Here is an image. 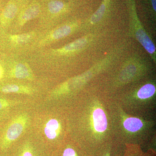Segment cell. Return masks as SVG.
<instances>
[{
    "mask_svg": "<svg viewBox=\"0 0 156 156\" xmlns=\"http://www.w3.org/2000/svg\"><path fill=\"white\" fill-rule=\"evenodd\" d=\"M28 120L27 115H21L9 123L0 137V146L2 149L5 150L8 148L21 135L25 130Z\"/></svg>",
    "mask_w": 156,
    "mask_h": 156,
    "instance_id": "6da1fadb",
    "label": "cell"
},
{
    "mask_svg": "<svg viewBox=\"0 0 156 156\" xmlns=\"http://www.w3.org/2000/svg\"><path fill=\"white\" fill-rule=\"evenodd\" d=\"M30 0H9L0 13V27L8 26Z\"/></svg>",
    "mask_w": 156,
    "mask_h": 156,
    "instance_id": "7a4b0ae2",
    "label": "cell"
},
{
    "mask_svg": "<svg viewBox=\"0 0 156 156\" xmlns=\"http://www.w3.org/2000/svg\"><path fill=\"white\" fill-rule=\"evenodd\" d=\"M42 4L41 0H33L27 3L18 14V21L21 25L38 17L41 14Z\"/></svg>",
    "mask_w": 156,
    "mask_h": 156,
    "instance_id": "3957f363",
    "label": "cell"
},
{
    "mask_svg": "<svg viewBox=\"0 0 156 156\" xmlns=\"http://www.w3.org/2000/svg\"><path fill=\"white\" fill-rule=\"evenodd\" d=\"M41 12L48 17H54L65 13L69 9V5L61 0H41Z\"/></svg>",
    "mask_w": 156,
    "mask_h": 156,
    "instance_id": "277c9868",
    "label": "cell"
},
{
    "mask_svg": "<svg viewBox=\"0 0 156 156\" xmlns=\"http://www.w3.org/2000/svg\"><path fill=\"white\" fill-rule=\"evenodd\" d=\"M93 125L95 131L98 132H103L107 128V119L103 110L97 108L93 113Z\"/></svg>",
    "mask_w": 156,
    "mask_h": 156,
    "instance_id": "5b68a950",
    "label": "cell"
},
{
    "mask_svg": "<svg viewBox=\"0 0 156 156\" xmlns=\"http://www.w3.org/2000/svg\"><path fill=\"white\" fill-rule=\"evenodd\" d=\"M10 76L20 79H32V73L28 66L23 63H18L11 69Z\"/></svg>",
    "mask_w": 156,
    "mask_h": 156,
    "instance_id": "8992f818",
    "label": "cell"
},
{
    "mask_svg": "<svg viewBox=\"0 0 156 156\" xmlns=\"http://www.w3.org/2000/svg\"><path fill=\"white\" fill-rule=\"evenodd\" d=\"M72 31V27L70 25H66L56 29L50 33L46 38L44 39V42H50L57 41L64 38L70 34Z\"/></svg>",
    "mask_w": 156,
    "mask_h": 156,
    "instance_id": "52a82bcc",
    "label": "cell"
},
{
    "mask_svg": "<svg viewBox=\"0 0 156 156\" xmlns=\"http://www.w3.org/2000/svg\"><path fill=\"white\" fill-rule=\"evenodd\" d=\"M32 92V89L27 86L13 84L0 85V93L30 94Z\"/></svg>",
    "mask_w": 156,
    "mask_h": 156,
    "instance_id": "ba28073f",
    "label": "cell"
},
{
    "mask_svg": "<svg viewBox=\"0 0 156 156\" xmlns=\"http://www.w3.org/2000/svg\"><path fill=\"white\" fill-rule=\"evenodd\" d=\"M136 35L138 41L145 48V50L150 54H154L155 52V47L145 31L140 29L136 31Z\"/></svg>",
    "mask_w": 156,
    "mask_h": 156,
    "instance_id": "9c48e42d",
    "label": "cell"
},
{
    "mask_svg": "<svg viewBox=\"0 0 156 156\" xmlns=\"http://www.w3.org/2000/svg\"><path fill=\"white\" fill-rule=\"evenodd\" d=\"M60 130V125L56 119H51L46 123L44 128V133L46 136L50 140L56 138Z\"/></svg>",
    "mask_w": 156,
    "mask_h": 156,
    "instance_id": "30bf717a",
    "label": "cell"
},
{
    "mask_svg": "<svg viewBox=\"0 0 156 156\" xmlns=\"http://www.w3.org/2000/svg\"><path fill=\"white\" fill-rule=\"evenodd\" d=\"M87 39L80 38L66 45L63 48L54 50V52L58 53H66L74 52L85 47L87 44Z\"/></svg>",
    "mask_w": 156,
    "mask_h": 156,
    "instance_id": "8fae6325",
    "label": "cell"
},
{
    "mask_svg": "<svg viewBox=\"0 0 156 156\" xmlns=\"http://www.w3.org/2000/svg\"><path fill=\"white\" fill-rule=\"evenodd\" d=\"M124 127L130 132H136L140 130L143 126L141 120L136 118H129L124 122Z\"/></svg>",
    "mask_w": 156,
    "mask_h": 156,
    "instance_id": "7c38bea8",
    "label": "cell"
},
{
    "mask_svg": "<svg viewBox=\"0 0 156 156\" xmlns=\"http://www.w3.org/2000/svg\"><path fill=\"white\" fill-rule=\"evenodd\" d=\"M34 36L33 32L21 34L10 35L9 39L12 43L16 44H26L30 41Z\"/></svg>",
    "mask_w": 156,
    "mask_h": 156,
    "instance_id": "4fadbf2b",
    "label": "cell"
},
{
    "mask_svg": "<svg viewBox=\"0 0 156 156\" xmlns=\"http://www.w3.org/2000/svg\"><path fill=\"white\" fill-rule=\"evenodd\" d=\"M155 87L152 84H147L139 89L137 95L140 99H147L153 96L155 92Z\"/></svg>",
    "mask_w": 156,
    "mask_h": 156,
    "instance_id": "5bb4252c",
    "label": "cell"
},
{
    "mask_svg": "<svg viewBox=\"0 0 156 156\" xmlns=\"http://www.w3.org/2000/svg\"><path fill=\"white\" fill-rule=\"evenodd\" d=\"M108 2V0H104L103 2L101 4L98 9L92 15L91 21L92 23H95L98 22L103 17L106 11Z\"/></svg>",
    "mask_w": 156,
    "mask_h": 156,
    "instance_id": "9a60e30c",
    "label": "cell"
},
{
    "mask_svg": "<svg viewBox=\"0 0 156 156\" xmlns=\"http://www.w3.org/2000/svg\"><path fill=\"white\" fill-rule=\"evenodd\" d=\"M62 156H77L75 151L71 148H67L65 150Z\"/></svg>",
    "mask_w": 156,
    "mask_h": 156,
    "instance_id": "2e32d148",
    "label": "cell"
},
{
    "mask_svg": "<svg viewBox=\"0 0 156 156\" xmlns=\"http://www.w3.org/2000/svg\"><path fill=\"white\" fill-rule=\"evenodd\" d=\"M21 156H34L32 153V151L31 150L30 147L29 146L25 147L23 151Z\"/></svg>",
    "mask_w": 156,
    "mask_h": 156,
    "instance_id": "e0dca14e",
    "label": "cell"
},
{
    "mask_svg": "<svg viewBox=\"0 0 156 156\" xmlns=\"http://www.w3.org/2000/svg\"><path fill=\"white\" fill-rule=\"evenodd\" d=\"M4 76V70L2 65L0 64V81L3 79Z\"/></svg>",
    "mask_w": 156,
    "mask_h": 156,
    "instance_id": "ac0fdd59",
    "label": "cell"
},
{
    "mask_svg": "<svg viewBox=\"0 0 156 156\" xmlns=\"http://www.w3.org/2000/svg\"><path fill=\"white\" fill-rule=\"evenodd\" d=\"M151 1L152 5L153 8L155 11H156V0H151Z\"/></svg>",
    "mask_w": 156,
    "mask_h": 156,
    "instance_id": "d6986e66",
    "label": "cell"
},
{
    "mask_svg": "<svg viewBox=\"0 0 156 156\" xmlns=\"http://www.w3.org/2000/svg\"><path fill=\"white\" fill-rule=\"evenodd\" d=\"M1 4H0V11H1Z\"/></svg>",
    "mask_w": 156,
    "mask_h": 156,
    "instance_id": "ffe728a7",
    "label": "cell"
}]
</instances>
